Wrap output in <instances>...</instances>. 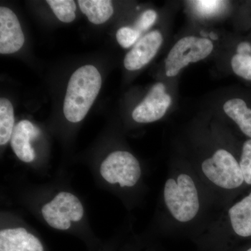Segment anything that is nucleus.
Here are the masks:
<instances>
[{
    "instance_id": "nucleus-22",
    "label": "nucleus",
    "mask_w": 251,
    "mask_h": 251,
    "mask_svg": "<svg viewBox=\"0 0 251 251\" xmlns=\"http://www.w3.org/2000/svg\"><path fill=\"white\" fill-rule=\"evenodd\" d=\"M237 54H251V45L249 42H242L237 46Z\"/></svg>"
},
{
    "instance_id": "nucleus-12",
    "label": "nucleus",
    "mask_w": 251,
    "mask_h": 251,
    "mask_svg": "<svg viewBox=\"0 0 251 251\" xmlns=\"http://www.w3.org/2000/svg\"><path fill=\"white\" fill-rule=\"evenodd\" d=\"M234 232L243 237L251 236V193L229 210Z\"/></svg>"
},
{
    "instance_id": "nucleus-11",
    "label": "nucleus",
    "mask_w": 251,
    "mask_h": 251,
    "mask_svg": "<svg viewBox=\"0 0 251 251\" xmlns=\"http://www.w3.org/2000/svg\"><path fill=\"white\" fill-rule=\"evenodd\" d=\"M0 251H44L40 241L23 227L0 232Z\"/></svg>"
},
{
    "instance_id": "nucleus-9",
    "label": "nucleus",
    "mask_w": 251,
    "mask_h": 251,
    "mask_svg": "<svg viewBox=\"0 0 251 251\" xmlns=\"http://www.w3.org/2000/svg\"><path fill=\"white\" fill-rule=\"evenodd\" d=\"M25 36L16 15L9 8H0V53L17 52L24 45Z\"/></svg>"
},
{
    "instance_id": "nucleus-7",
    "label": "nucleus",
    "mask_w": 251,
    "mask_h": 251,
    "mask_svg": "<svg viewBox=\"0 0 251 251\" xmlns=\"http://www.w3.org/2000/svg\"><path fill=\"white\" fill-rule=\"evenodd\" d=\"M172 99L166 92V87L158 82L151 90L143 101L134 109L132 117L138 123H151L160 120L171 105Z\"/></svg>"
},
{
    "instance_id": "nucleus-20",
    "label": "nucleus",
    "mask_w": 251,
    "mask_h": 251,
    "mask_svg": "<svg viewBox=\"0 0 251 251\" xmlns=\"http://www.w3.org/2000/svg\"><path fill=\"white\" fill-rule=\"evenodd\" d=\"M239 166L242 170L244 181L248 184H251V139L247 140L244 144Z\"/></svg>"
},
{
    "instance_id": "nucleus-3",
    "label": "nucleus",
    "mask_w": 251,
    "mask_h": 251,
    "mask_svg": "<svg viewBox=\"0 0 251 251\" xmlns=\"http://www.w3.org/2000/svg\"><path fill=\"white\" fill-rule=\"evenodd\" d=\"M213 49L212 42L205 38L186 36L180 39L167 57V76L174 77L190 63L205 59L212 52Z\"/></svg>"
},
{
    "instance_id": "nucleus-15",
    "label": "nucleus",
    "mask_w": 251,
    "mask_h": 251,
    "mask_svg": "<svg viewBox=\"0 0 251 251\" xmlns=\"http://www.w3.org/2000/svg\"><path fill=\"white\" fill-rule=\"evenodd\" d=\"M14 110L12 103L6 98L0 99V145L11 138L14 129Z\"/></svg>"
},
{
    "instance_id": "nucleus-16",
    "label": "nucleus",
    "mask_w": 251,
    "mask_h": 251,
    "mask_svg": "<svg viewBox=\"0 0 251 251\" xmlns=\"http://www.w3.org/2000/svg\"><path fill=\"white\" fill-rule=\"evenodd\" d=\"M47 3L62 22L69 23L75 20L76 5L73 0H48Z\"/></svg>"
},
{
    "instance_id": "nucleus-5",
    "label": "nucleus",
    "mask_w": 251,
    "mask_h": 251,
    "mask_svg": "<svg viewBox=\"0 0 251 251\" xmlns=\"http://www.w3.org/2000/svg\"><path fill=\"white\" fill-rule=\"evenodd\" d=\"M100 172L110 184L118 183L121 187L134 186L141 175L138 160L131 153L122 151L110 153L102 163Z\"/></svg>"
},
{
    "instance_id": "nucleus-19",
    "label": "nucleus",
    "mask_w": 251,
    "mask_h": 251,
    "mask_svg": "<svg viewBox=\"0 0 251 251\" xmlns=\"http://www.w3.org/2000/svg\"><path fill=\"white\" fill-rule=\"evenodd\" d=\"M140 34L141 33L134 27H121L116 34L117 42L124 49H128L138 41Z\"/></svg>"
},
{
    "instance_id": "nucleus-8",
    "label": "nucleus",
    "mask_w": 251,
    "mask_h": 251,
    "mask_svg": "<svg viewBox=\"0 0 251 251\" xmlns=\"http://www.w3.org/2000/svg\"><path fill=\"white\" fill-rule=\"evenodd\" d=\"M163 43V36L158 31H150L135 44L125 56L124 64L127 70H139L155 57Z\"/></svg>"
},
{
    "instance_id": "nucleus-2",
    "label": "nucleus",
    "mask_w": 251,
    "mask_h": 251,
    "mask_svg": "<svg viewBox=\"0 0 251 251\" xmlns=\"http://www.w3.org/2000/svg\"><path fill=\"white\" fill-rule=\"evenodd\" d=\"M165 202L170 212L180 222H188L199 210L197 188L187 175H180L177 181L170 179L164 188Z\"/></svg>"
},
{
    "instance_id": "nucleus-10",
    "label": "nucleus",
    "mask_w": 251,
    "mask_h": 251,
    "mask_svg": "<svg viewBox=\"0 0 251 251\" xmlns=\"http://www.w3.org/2000/svg\"><path fill=\"white\" fill-rule=\"evenodd\" d=\"M40 130L28 120H23L15 126L11 138V145L20 160L25 163L34 161L35 152L31 140L38 137Z\"/></svg>"
},
{
    "instance_id": "nucleus-1",
    "label": "nucleus",
    "mask_w": 251,
    "mask_h": 251,
    "mask_svg": "<svg viewBox=\"0 0 251 251\" xmlns=\"http://www.w3.org/2000/svg\"><path fill=\"white\" fill-rule=\"evenodd\" d=\"M102 85L98 69L92 65L79 68L72 74L64 101V114L67 120L77 123L85 118Z\"/></svg>"
},
{
    "instance_id": "nucleus-18",
    "label": "nucleus",
    "mask_w": 251,
    "mask_h": 251,
    "mask_svg": "<svg viewBox=\"0 0 251 251\" xmlns=\"http://www.w3.org/2000/svg\"><path fill=\"white\" fill-rule=\"evenodd\" d=\"M225 1L217 0H199L193 1L195 10L204 17L215 16L224 9Z\"/></svg>"
},
{
    "instance_id": "nucleus-4",
    "label": "nucleus",
    "mask_w": 251,
    "mask_h": 251,
    "mask_svg": "<svg viewBox=\"0 0 251 251\" xmlns=\"http://www.w3.org/2000/svg\"><path fill=\"white\" fill-rule=\"evenodd\" d=\"M202 169L206 177L219 187L232 189L244 181L239 163L225 150H217L211 158L203 162Z\"/></svg>"
},
{
    "instance_id": "nucleus-21",
    "label": "nucleus",
    "mask_w": 251,
    "mask_h": 251,
    "mask_svg": "<svg viewBox=\"0 0 251 251\" xmlns=\"http://www.w3.org/2000/svg\"><path fill=\"white\" fill-rule=\"evenodd\" d=\"M157 14L152 9L145 11L135 23L134 27L140 33L148 30L156 22Z\"/></svg>"
},
{
    "instance_id": "nucleus-6",
    "label": "nucleus",
    "mask_w": 251,
    "mask_h": 251,
    "mask_svg": "<svg viewBox=\"0 0 251 251\" xmlns=\"http://www.w3.org/2000/svg\"><path fill=\"white\" fill-rule=\"evenodd\" d=\"M42 214L51 227L65 230L71 227V221L77 222L82 219L84 209L75 196L70 193L61 192L44 206Z\"/></svg>"
},
{
    "instance_id": "nucleus-23",
    "label": "nucleus",
    "mask_w": 251,
    "mask_h": 251,
    "mask_svg": "<svg viewBox=\"0 0 251 251\" xmlns=\"http://www.w3.org/2000/svg\"><path fill=\"white\" fill-rule=\"evenodd\" d=\"M247 251H251V248H250L249 249H248Z\"/></svg>"
},
{
    "instance_id": "nucleus-14",
    "label": "nucleus",
    "mask_w": 251,
    "mask_h": 251,
    "mask_svg": "<svg viewBox=\"0 0 251 251\" xmlns=\"http://www.w3.org/2000/svg\"><path fill=\"white\" fill-rule=\"evenodd\" d=\"M226 115L234 120L241 130L251 138V109L241 99H232L227 100L224 105Z\"/></svg>"
},
{
    "instance_id": "nucleus-17",
    "label": "nucleus",
    "mask_w": 251,
    "mask_h": 251,
    "mask_svg": "<svg viewBox=\"0 0 251 251\" xmlns=\"http://www.w3.org/2000/svg\"><path fill=\"white\" fill-rule=\"evenodd\" d=\"M231 65L236 75L251 80V54H236L232 57Z\"/></svg>"
},
{
    "instance_id": "nucleus-13",
    "label": "nucleus",
    "mask_w": 251,
    "mask_h": 251,
    "mask_svg": "<svg viewBox=\"0 0 251 251\" xmlns=\"http://www.w3.org/2000/svg\"><path fill=\"white\" fill-rule=\"evenodd\" d=\"M77 3L81 11L93 24H103L114 13L112 1L109 0H79Z\"/></svg>"
}]
</instances>
